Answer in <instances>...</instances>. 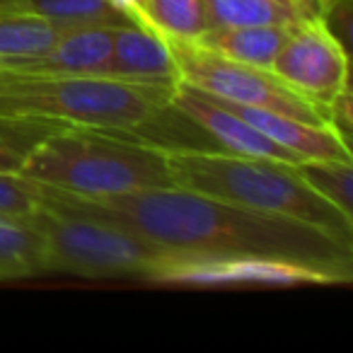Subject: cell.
Returning a JSON list of instances; mask_svg holds the SVG:
<instances>
[{"label":"cell","instance_id":"cell-1","mask_svg":"<svg viewBox=\"0 0 353 353\" xmlns=\"http://www.w3.org/2000/svg\"><path fill=\"white\" fill-rule=\"evenodd\" d=\"M46 203L121 225L179 256H266L324 271L351 283L353 242L307 223L269 216L184 187H155L107 199H80L44 187Z\"/></svg>","mask_w":353,"mask_h":353},{"label":"cell","instance_id":"cell-2","mask_svg":"<svg viewBox=\"0 0 353 353\" xmlns=\"http://www.w3.org/2000/svg\"><path fill=\"white\" fill-rule=\"evenodd\" d=\"M22 176L80 199H107L172 187L167 148L117 128L63 126L32 150Z\"/></svg>","mask_w":353,"mask_h":353},{"label":"cell","instance_id":"cell-3","mask_svg":"<svg viewBox=\"0 0 353 353\" xmlns=\"http://www.w3.org/2000/svg\"><path fill=\"white\" fill-rule=\"evenodd\" d=\"M167 162L176 187L269 216L307 223L339 240L353 242V218L307 187L295 165L199 148H167Z\"/></svg>","mask_w":353,"mask_h":353},{"label":"cell","instance_id":"cell-4","mask_svg":"<svg viewBox=\"0 0 353 353\" xmlns=\"http://www.w3.org/2000/svg\"><path fill=\"white\" fill-rule=\"evenodd\" d=\"M176 85L128 83L109 75H39L0 70V117L59 126L138 131L170 107Z\"/></svg>","mask_w":353,"mask_h":353},{"label":"cell","instance_id":"cell-5","mask_svg":"<svg viewBox=\"0 0 353 353\" xmlns=\"http://www.w3.org/2000/svg\"><path fill=\"white\" fill-rule=\"evenodd\" d=\"M39 232L44 271L73 274L80 279H150L172 256L165 247L121 225L65 211L41 199L32 213Z\"/></svg>","mask_w":353,"mask_h":353},{"label":"cell","instance_id":"cell-6","mask_svg":"<svg viewBox=\"0 0 353 353\" xmlns=\"http://www.w3.org/2000/svg\"><path fill=\"white\" fill-rule=\"evenodd\" d=\"M170 46L176 61L179 80L221 102L250 104V107L290 114L312 123H329L322 109L290 90L274 70L228 61L192 41H170Z\"/></svg>","mask_w":353,"mask_h":353},{"label":"cell","instance_id":"cell-7","mask_svg":"<svg viewBox=\"0 0 353 353\" xmlns=\"http://www.w3.org/2000/svg\"><path fill=\"white\" fill-rule=\"evenodd\" d=\"M271 70L324 114L336 94L348 88V54L322 17H307L290 27Z\"/></svg>","mask_w":353,"mask_h":353},{"label":"cell","instance_id":"cell-8","mask_svg":"<svg viewBox=\"0 0 353 353\" xmlns=\"http://www.w3.org/2000/svg\"><path fill=\"white\" fill-rule=\"evenodd\" d=\"M150 283L162 285H329L324 271L266 256H179L172 254Z\"/></svg>","mask_w":353,"mask_h":353},{"label":"cell","instance_id":"cell-9","mask_svg":"<svg viewBox=\"0 0 353 353\" xmlns=\"http://www.w3.org/2000/svg\"><path fill=\"white\" fill-rule=\"evenodd\" d=\"M170 107L176 114H182L187 121L199 126L208 138L218 143V150L232 152V155L242 157H259V160H276V162H288V165H298V157L266 138L261 131H256L252 123H247L242 117L221 104L218 99L208 97L206 92L192 88L187 83H176L174 92H172Z\"/></svg>","mask_w":353,"mask_h":353},{"label":"cell","instance_id":"cell-10","mask_svg":"<svg viewBox=\"0 0 353 353\" xmlns=\"http://www.w3.org/2000/svg\"><path fill=\"white\" fill-rule=\"evenodd\" d=\"M211 97V94H208ZM216 99V97H213ZM221 102V99H218ZM230 112L242 117L247 123L261 131L266 138L279 143L288 152H293L300 162L303 160H341L351 162V148L348 141L329 123H312L305 119L290 117V114L271 112V109L250 107V104L221 102Z\"/></svg>","mask_w":353,"mask_h":353},{"label":"cell","instance_id":"cell-11","mask_svg":"<svg viewBox=\"0 0 353 353\" xmlns=\"http://www.w3.org/2000/svg\"><path fill=\"white\" fill-rule=\"evenodd\" d=\"M107 75L128 83H179V70L170 41L148 30L145 25H126L112 32Z\"/></svg>","mask_w":353,"mask_h":353},{"label":"cell","instance_id":"cell-12","mask_svg":"<svg viewBox=\"0 0 353 353\" xmlns=\"http://www.w3.org/2000/svg\"><path fill=\"white\" fill-rule=\"evenodd\" d=\"M114 30L112 27L63 30L46 51L6 70L39 75H107Z\"/></svg>","mask_w":353,"mask_h":353},{"label":"cell","instance_id":"cell-13","mask_svg":"<svg viewBox=\"0 0 353 353\" xmlns=\"http://www.w3.org/2000/svg\"><path fill=\"white\" fill-rule=\"evenodd\" d=\"M293 25H252V27H211L192 44L223 56L228 61L271 70Z\"/></svg>","mask_w":353,"mask_h":353},{"label":"cell","instance_id":"cell-14","mask_svg":"<svg viewBox=\"0 0 353 353\" xmlns=\"http://www.w3.org/2000/svg\"><path fill=\"white\" fill-rule=\"evenodd\" d=\"M324 0H206L211 27L295 25L319 17Z\"/></svg>","mask_w":353,"mask_h":353},{"label":"cell","instance_id":"cell-15","mask_svg":"<svg viewBox=\"0 0 353 353\" xmlns=\"http://www.w3.org/2000/svg\"><path fill=\"white\" fill-rule=\"evenodd\" d=\"M61 27L27 3L0 6V70L46 51L61 37Z\"/></svg>","mask_w":353,"mask_h":353},{"label":"cell","instance_id":"cell-16","mask_svg":"<svg viewBox=\"0 0 353 353\" xmlns=\"http://www.w3.org/2000/svg\"><path fill=\"white\" fill-rule=\"evenodd\" d=\"M27 6L59 25L61 30L83 27H126L141 25L114 0H27Z\"/></svg>","mask_w":353,"mask_h":353},{"label":"cell","instance_id":"cell-17","mask_svg":"<svg viewBox=\"0 0 353 353\" xmlns=\"http://www.w3.org/2000/svg\"><path fill=\"white\" fill-rule=\"evenodd\" d=\"M44 274V250L30 221L0 218V281Z\"/></svg>","mask_w":353,"mask_h":353},{"label":"cell","instance_id":"cell-18","mask_svg":"<svg viewBox=\"0 0 353 353\" xmlns=\"http://www.w3.org/2000/svg\"><path fill=\"white\" fill-rule=\"evenodd\" d=\"M141 25L167 41H194L208 30L206 0H145Z\"/></svg>","mask_w":353,"mask_h":353},{"label":"cell","instance_id":"cell-19","mask_svg":"<svg viewBox=\"0 0 353 353\" xmlns=\"http://www.w3.org/2000/svg\"><path fill=\"white\" fill-rule=\"evenodd\" d=\"M59 128L63 126L37 121V119L0 117V172L3 174H20L22 165L32 155V150Z\"/></svg>","mask_w":353,"mask_h":353},{"label":"cell","instance_id":"cell-20","mask_svg":"<svg viewBox=\"0 0 353 353\" xmlns=\"http://www.w3.org/2000/svg\"><path fill=\"white\" fill-rule=\"evenodd\" d=\"M295 167H298L300 176L307 182V187H312L324 201H329L341 213L353 218V162L303 160Z\"/></svg>","mask_w":353,"mask_h":353},{"label":"cell","instance_id":"cell-21","mask_svg":"<svg viewBox=\"0 0 353 353\" xmlns=\"http://www.w3.org/2000/svg\"><path fill=\"white\" fill-rule=\"evenodd\" d=\"M44 187L22 174H3L0 172V218L30 221L32 213L41 206Z\"/></svg>","mask_w":353,"mask_h":353},{"label":"cell","instance_id":"cell-22","mask_svg":"<svg viewBox=\"0 0 353 353\" xmlns=\"http://www.w3.org/2000/svg\"><path fill=\"white\" fill-rule=\"evenodd\" d=\"M119 8L128 12L136 22H141V12H143V6H145V0H114Z\"/></svg>","mask_w":353,"mask_h":353},{"label":"cell","instance_id":"cell-23","mask_svg":"<svg viewBox=\"0 0 353 353\" xmlns=\"http://www.w3.org/2000/svg\"><path fill=\"white\" fill-rule=\"evenodd\" d=\"M15 3H27V0H0V6H15Z\"/></svg>","mask_w":353,"mask_h":353}]
</instances>
